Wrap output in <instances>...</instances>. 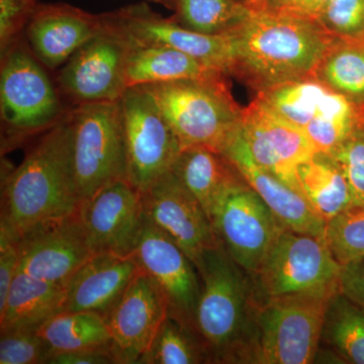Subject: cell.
Returning a JSON list of instances; mask_svg holds the SVG:
<instances>
[{"mask_svg":"<svg viewBox=\"0 0 364 364\" xmlns=\"http://www.w3.org/2000/svg\"><path fill=\"white\" fill-rule=\"evenodd\" d=\"M330 155L338 163L348 181L353 207L364 205V116L348 138Z\"/></svg>","mask_w":364,"mask_h":364,"instance_id":"e575fe53","label":"cell"},{"mask_svg":"<svg viewBox=\"0 0 364 364\" xmlns=\"http://www.w3.org/2000/svg\"><path fill=\"white\" fill-rule=\"evenodd\" d=\"M169 316L166 296L141 269L105 318L117 364H138Z\"/></svg>","mask_w":364,"mask_h":364,"instance_id":"5bb4252c","label":"cell"},{"mask_svg":"<svg viewBox=\"0 0 364 364\" xmlns=\"http://www.w3.org/2000/svg\"><path fill=\"white\" fill-rule=\"evenodd\" d=\"M58 86L28 42L21 39L1 53L0 119L2 151L45 133L66 116Z\"/></svg>","mask_w":364,"mask_h":364,"instance_id":"277c9868","label":"cell"},{"mask_svg":"<svg viewBox=\"0 0 364 364\" xmlns=\"http://www.w3.org/2000/svg\"><path fill=\"white\" fill-rule=\"evenodd\" d=\"M102 14L70 4H38L26 26V42L47 69L59 68L79 48L104 31Z\"/></svg>","mask_w":364,"mask_h":364,"instance_id":"d6986e66","label":"cell"},{"mask_svg":"<svg viewBox=\"0 0 364 364\" xmlns=\"http://www.w3.org/2000/svg\"><path fill=\"white\" fill-rule=\"evenodd\" d=\"M318 23L338 39H364V0H331Z\"/></svg>","mask_w":364,"mask_h":364,"instance_id":"d590c367","label":"cell"},{"mask_svg":"<svg viewBox=\"0 0 364 364\" xmlns=\"http://www.w3.org/2000/svg\"><path fill=\"white\" fill-rule=\"evenodd\" d=\"M200 279L195 330L210 363H253L256 315L261 296L255 282L220 242L196 264Z\"/></svg>","mask_w":364,"mask_h":364,"instance_id":"7a4b0ae2","label":"cell"},{"mask_svg":"<svg viewBox=\"0 0 364 364\" xmlns=\"http://www.w3.org/2000/svg\"><path fill=\"white\" fill-rule=\"evenodd\" d=\"M52 352L37 330L1 332L0 364H48Z\"/></svg>","mask_w":364,"mask_h":364,"instance_id":"836d02e7","label":"cell"},{"mask_svg":"<svg viewBox=\"0 0 364 364\" xmlns=\"http://www.w3.org/2000/svg\"><path fill=\"white\" fill-rule=\"evenodd\" d=\"M341 265L325 239L282 228L253 277L261 298L291 294L332 296Z\"/></svg>","mask_w":364,"mask_h":364,"instance_id":"ba28073f","label":"cell"},{"mask_svg":"<svg viewBox=\"0 0 364 364\" xmlns=\"http://www.w3.org/2000/svg\"><path fill=\"white\" fill-rule=\"evenodd\" d=\"M171 171L196 196L210 220L231 191L248 184L223 153L205 147L182 149Z\"/></svg>","mask_w":364,"mask_h":364,"instance_id":"7402d4cb","label":"cell"},{"mask_svg":"<svg viewBox=\"0 0 364 364\" xmlns=\"http://www.w3.org/2000/svg\"><path fill=\"white\" fill-rule=\"evenodd\" d=\"M37 331L49 345L52 356L107 348L112 343L107 321L97 313L61 311L48 318Z\"/></svg>","mask_w":364,"mask_h":364,"instance_id":"4316f807","label":"cell"},{"mask_svg":"<svg viewBox=\"0 0 364 364\" xmlns=\"http://www.w3.org/2000/svg\"><path fill=\"white\" fill-rule=\"evenodd\" d=\"M173 20L179 25L205 35H223L244 18L249 0H176Z\"/></svg>","mask_w":364,"mask_h":364,"instance_id":"4dcf8cb0","label":"cell"},{"mask_svg":"<svg viewBox=\"0 0 364 364\" xmlns=\"http://www.w3.org/2000/svg\"><path fill=\"white\" fill-rule=\"evenodd\" d=\"M18 267V240L4 225L0 224V310L6 305Z\"/></svg>","mask_w":364,"mask_h":364,"instance_id":"74e56055","label":"cell"},{"mask_svg":"<svg viewBox=\"0 0 364 364\" xmlns=\"http://www.w3.org/2000/svg\"><path fill=\"white\" fill-rule=\"evenodd\" d=\"M330 88L316 77L289 81L258 93L279 117L298 128H306Z\"/></svg>","mask_w":364,"mask_h":364,"instance_id":"f546056e","label":"cell"},{"mask_svg":"<svg viewBox=\"0 0 364 364\" xmlns=\"http://www.w3.org/2000/svg\"><path fill=\"white\" fill-rule=\"evenodd\" d=\"M363 117V109L330 90L304 132L317 152L330 154L348 138Z\"/></svg>","mask_w":364,"mask_h":364,"instance_id":"f1b7e54d","label":"cell"},{"mask_svg":"<svg viewBox=\"0 0 364 364\" xmlns=\"http://www.w3.org/2000/svg\"><path fill=\"white\" fill-rule=\"evenodd\" d=\"M144 86L156 100L181 149L205 147L222 153L240 130L242 109L235 102L227 78Z\"/></svg>","mask_w":364,"mask_h":364,"instance_id":"5b68a950","label":"cell"},{"mask_svg":"<svg viewBox=\"0 0 364 364\" xmlns=\"http://www.w3.org/2000/svg\"><path fill=\"white\" fill-rule=\"evenodd\" d=\"M339 293L344 294L364 312V259L341 265Z\"/></svg>","mask_w":364,"mask_h":364,"instance_id":"f35d334b","label":"cell"},{"mask_svg":"<svg viewBox=\"0 0 364 364\" xmlns=\"http://www.w3.org/2000/svg\"><path fill=\"white\" fill-rule=\"evenodd\" d=\"M200 363H210L202 340L191 328L168 316L138 364Z\"/></svg>","mask_w":364,"mask_h":364,"instance_id":"1f68e13d","label":"cell"},{"mask_svg":"<svg viewBox=\"0 0 364 364\" xmlns=\"http://www.w3.org/2000/svg\"><path fill=\"white\" fill-rule=\"evenodd\" d=\"M95 254L132 256L145 224L143 196L128 181L105 186L78 208Z\"/></svg>","mask_w":364,"mask_h":364,"instance_id":"9a60e30c","label":"cell"},{"mask_svg":"<svg viewBox=\"0 0 364 364\" xmlns=\"http://www.w3.org/2000/svg\"><path fill=\"white\" fill-rule=\"evenodd\" d=\"M133 255L166 296L170 317L196 332L200 279L191 258L147 217Z\"/></svg>","mask_w":364,"mask_h":364,"instance_id":"2e32d148","label":"cell"},{"mask_svg":"<svg viewBox=\"0 0 364 364\" xmlns=\"http://www.w3.org/2000/svg\"><path fill=\"white\" fill-rule=\"evenodd\" d=\"M146 1L155 2V4H161V6L167 7V9H172V11H174V9H176V0H146Z\"/></svg>","mask_w":364,"mask_h":364,"instance_id":"b9f144b4","label":"cell"},{"mask_svg":"<svg viewBox=\"0 0 364 364\" xmlns=\"http://www.w3.org/2000/svg\"><path fill=\"white\" fill-rule=\"evenodd\" d=\"M18 240V270L64 287L79 268L95 255L78 210L66 217L41 223Z\"/></svg>","mask_w":364,"mask_h":364,"instance_id":"4fadbf2b","label":"cell"},{"mask_svg":"<svg viewBox=\"0 0 364 364\" xmlns=\"http://www.w3.org/2000/svg\"><path fill=\"white\" fill-rule=\"evenodd\" d=\"M39 0H0V53L23 37Z\"/></svg>","mask_w":364,"mask_h":364,"instance_id":"8d00e7d4","label":"cell"},{"mask_svg":"<svg viewBox=\"0 0 364 364\" xmlns=\"http://www.w3.org/2000/svg\"><path fill=\"white\" fill-rule=\"evenodd\" d=\"M126 144L127 181L148 191L173 168L181 145L159 105L144 85L131 86L121 98Z\"/></svg>","mask_w":364,"mask_h":364,"instance_id":"9c48e42d","label":"cell"},{"mask_svg":"<svg viewBox=\"0 0 364 364\" xmlns=\"http://www.w3.org/2000/svg\"><path fill=\"white\" fill-rule=\"evenodd\" d=\"M325 240L340 265L364 259V205L352 207L327 223Z\"/></svg>","mask_w":364,"mask_h":364,"instance_id":"d6a6232c","label":"cell"},{"mask_svg":"<svg viewBox=\"0 0 364 364\" xmlns=\"http://www.w3.org/2000/svg\"><path fill=\"white\" fill-rule=\"evenodd\" d=\"M81 202L68 112L43 133L23 162L6 177L0 224L18 239L41 223L74 214Z\"/></svg>","mask_w":364,"mask_h":364,"instance_id":"3957f363","label":"cell"},{"mask_svg":"<svg viewBox=\"0 0 364 364\" xmlns=\"http://www.w3.org/2000/svg\"><path fill=\"white\" fill-rule=\"evenodd\" d=\"M316 78L363 109L364 39L335 38L317 67Z\"/></svg>","mask_w":364,"mask_h":364,"instance_id":"83f0119b","label":"cell"},{"mask_svg":"<svg viewBox=\"0 0 364 364\" xmlns=\"http://www.w3.org/2000/svg\"><path fill=\"white\" fill-rule=\"evenodd\" d=\"M48 364H117V360L112 355L111 347H107L56 354L49 359Z\"/></svg>","mask_w":364,"mask_h":364,"instance_id":"ab89813d","label":"cell"},{"mask_svg":"<svg viewBox=\"0 0 364 364\" xmlns=\"http://www.w3.org/2000/svg\"><path fill=\"white\" fill-rule=\"evenodd\" d=\"M142 196L146 217L168 235L193 264L205 251L219 245L221 241L207 213L173 172L163 176Z\"/></svg>","mask_w":364,"mask_h":364,"instance_id":"ac0fdd59","label":"cell"},{"mask_svg":"<svg viewBox=\"0 0 364 364\" xmlns=\"http://www.w3.org/2000/svg\"><path fill=\"white\" fill-rule=\"evenodd\" d=\"M296 176L299 193L326 224L353 207L350 186L331 155L316 152L299 165Z\"/></svg>","mask_w":364,"mask_h":364,"instance_id":"d4e9b609","label":"cell"},{"mask_svg":"<svg viewBox=\"0 0 364 364\" xmlns=\"http://www.w3.org/2000/svg\"><path fill=\"white\" fill-rule=\"evenodd\" d=\"M267 1L269 4H277V2L279 1V0H267Z\"/></svg>","mask_w":364,"mask_h":364,"instance_id":"7bdbcfd3","label":"cell"},{"mask_svg":"<svg viewBox=\"0 0 364 364\" xmlns=\"http://www.w3.org/2000/svg\"><path fill=\"white\" fill-rule=\"evenodd\" d=\"M140 270L134 255L95 254L67 284L62 311L97 313L105 317Z\"/></svg>","mask_w":364,"mask_h":364,"instance_id":"44dd1931","label":"cell"},{"mask_svg":"<svg viewBox=\"0 0 364 364\" xmlns=\"http://www.w3.org/2000/svg\"><path fill=\"white\" fill-rule=\"evenodd\" d=\"M233 52L231 76L258 93L299 79L316 77V70L335 38L318 21L249 0V11L228 31Z\"/></svg>","mask_w":364,"mask_h":364,"instance_id":"6da1fadb","label":"cell"},{"mask_svg":"<svg viewBox=\"0 0 364 364\" xmlns=\"http://www.w3.org/2000/svg\"><path fill=\"white\" fill-rule=\"evenodd\" d=\"M363 116H364V109H363Z\"/></svg>","mask_w":364,"mask_h":364,"instance_id":"ee69618b","label":"cell"},{"mask_svg":"<svg viewBox=\"0 0 364 364\" xmlns=\"http://www.w3.org/2000/svg\"><path fill=\"white\" fill-rule=\"evenodd\" d=\"M222 153L241 172L282 226L291 231L325 239L326 222L316 215L299 191L254 161L242 136L241 128Z\"/></svg>","mask_w":364,"mask_h":364,"instance_id":"ffe728a7","label":"cell"},{"mask_svg":"<svg viewBox=\"0 0 364 364\" xmlns=\"http://www.w3.org/2000/svg\"><path fill=\"white\" fill-rule=\"evenodd\" d=\"M318 351L336 363L364 364V312L339 291L328 301Z\"/></svg>","mask_w":364,"mask_h":364,"instance_id":"484cf974","label":"cell"},{"mask_svg":"<svg viewBox=\"0 0 364 364\" xmlns=\"http://www.w3.org/2000/svg\"><path fill=\"white\" fill-rule=\"evenodd\" d=\"M330 298L314 294L261 298L253 363H315Z\"/></svg>","mask_w":364,"mask_h":364,"instance_id":"8992f818","label":"cell"},{"mask_svg":"<svg viewBox=\"0 0 364 364\" xmlns=\"http://www.w3.org/2000/svg\"><path fill=\"white\" fill-rule=\"evenodd\" d=\"M210 222L228 253L252 277L284 228L249 184L231 191Z\"/></svg>","mask_w":364,"mask_h":364,"instance_id":"7c38bea8","label":"cell"},{"mask_svg":"<svg viewBox=\"0 0 364 364\" xmlns=\"http://www.w3.org/2000/svg\"><path fill=\"white\" fill-rule=\"evenodd\" d=\"M241 134L254 161L299 193L296 168L317 152L305 132L257 97L242 109Z\"/></svg>","mask_w":364,"mask_h":364,"instance_id":"e0dca14e","label":"cell"},{"mask_svg":"<svg viewBox=\"0 0 364 364\" xmlns=\"http://www.w3.org/2000/svg\"><path fill=\"white\" fill-rule=\"evenodd\" d=\"M65 299L66 287L18 270L6 305L0 310V331L38 330L63 310Z\"/></svg>","mask_w":364,"mask_h":364,"instance_id":"cb8c5ba5","label":"cell"},{"mask_svg":"<svg viewBox=\"0 0 364 364\" xmlns=\"http://www.w3.org/2000/svg\"><path fill=\"white\" fill-rule=\"evenodd\" d=\"M127 45L128 87L177 80H218L228 76L219 69L207 65L174 48L128 43Z\"/></svg>","mask_w":364,"mask_h":364,"instance_id":"603a6c76","label":"cell"},{"mask_svg":"<svg viewBox=\"0 0 364 364\" xmlns=\"http://www.w3.org/2000/svg\"><path fill=\"white\" fill-rule=\"evenodd\" d=\"M330 1L331 0H279L270 6L282 7L318 21Z\"/></svg>","mask_w":364,"mask_h":364,"instance_id":"60d3db41","label":"cell"},{"mask_svg":"<svg viewBox=\"0 0 364 364\" xmlns=\"http://www.w3.org/2000/svg\"><path fill=\"white\" fill-rule=\"evenodd\" d=\"M127 54L123 38L105 28L60 69L56 79L60 92L73 105L121 100L128 88Z\"/></svg>","mask_w":364,"mask_h":364,"instance_id":"8fae6325","label":"cell"},{"mask_svg":"<svg viewBox=\"0 0 364 364\" xmlns=\"http://www.w3.org/2000/svg\"><path fill=\"white\" fill-rule=\"evenodd\" d=\"M104 26L128 44L166 46L231 76L233 52L227 33L205 35L155 13L146 2L102 14Z\"/></svg>","mask_w":364,"mask_h":364,"instance_id":"30bf717a","label":"cell"},{"mask_svg":"<svg viewBox=\"0 0 364 364\" xmlns=\"http://www.w3.org/2000/svg\"><path fill=\"white\" fill-rule=\"evenodd\" d=\"M74 173L81 200L127 181L121 100L73 105L69 111Z\"/></svg>","mask_w":364,"mask_h":364,"instance_id":"52a82bcc","label":"cell"}]
</instances>
